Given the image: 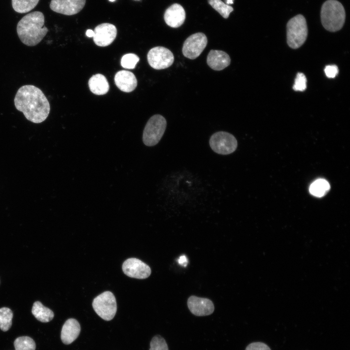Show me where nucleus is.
Listing matches in <instances>:
<instances>
[{
    "mask_svg": "<svg viewBox=\"0 0 350 350\" xmlns=\"http://www.w3.org/2000/svg\"><path fill=\"white\" fill-rule=\"evenodd\" d=\"M14 104L28 121L35 123L44 122L50 111L46 97L40 88L34 85L21 87L15 97Z\"/></svg>",
    "mask_w": 350,
    "mask_h": 350,
    "instance_id": "nucleus-1",
    "label": "nucleus"
},
{
    "mask_svg": "<svg viewBox=\"0 0 350 350\" xmlns=\"http://www.w3.org/2000/svg\"><path fill=\"white\" fill-rule=\"evenodd\" d=\"M44 23V16L40 11H34L24 16L17 26L20 41L28 46L37 45L48 32Z\"/></svg>",
    "mask_w": 350,
    "mask_h": 350,
    "instance_id": "nucleus-2",
    "label": "nucleus"
},
{
    "mask_svg": "<svg viewBox=\"0 0 350 350\" xmlns=\"http://www.w3.org/2000/svg\"><path fill=\"white\" fill-rule=\"evenodd\" d=\"M321 23L328 31L335 32L343 26L346 13L343 5L336 0H327L322 5L320 12Z\"/></svg>",
    "mask_w": 350,
    "mask_h": 350,
    "instance_id": "nucleus-3",
    "label": "nucleus"
},
{
    "mask_svg": "<svg viewBox=\"0 0 350 350\" xmlns=\"http://www.w3.org/2000/svg\"><path fill=\"white\" fill-rule=\"evenodd\" d=\"M286 29L287 42L290 48L298 49L304 44L308 35V28L303 15L299 14L291 18Z\"/></svg>",
    "mask_w": 350,
    "mask_h": 350,
    "instance_id": "nucleus-4",
    "label": "nucleus"
},
{
    "mask_svg": "<svg viewBox=\"0 0 350 350\" xmlns=\"http://www.w3.org/2000/svg\"><path fill=\"white\" fill-rule=\"evenodd\" d=\"M167 126L165 118L161 115L152 116L144 128L142 141L147 146H153L158 143L162 137Z\"/></svg>",
    "mask_w": 350,
    "mask_h": 350,
    "instance_id": "nucleus-5",
    "label": "nucleus"
},
{
    "mask_svg": "<svg viewBox=\"0 0 350 350\" xmlns=\"http://www.w3.org/2000/svg\"><path fill=\"white\" fill-rule=\"evenodd\" d=\"M92 307L96 314L102 319L112 320L117 312V303L113 294L105 291L96 297L92 302Z\"/></svg>",
    "mask_w": 350,
    "mask_h": 350,
    "instance_id": "nucleus-6",
    "label": "nucleus"
},
{
    "mask_svg": "<svg viewBox=\"0 0 350 350\" xmlns=\"http://www.w3.org/2000/svg\"><path fill=\"white\" fill-rule=\"evenodd\" d=\"M209 143L215 153L227 155L234 152L238 146L236 138L231 134L225 131L215 132L210 139Z\"/></svg>",
    "mask_w": 350,
    "mask_h": 350,
    "instance_id": "nucleus-7",
    "label": "nucleus"
},
{
    "mask_svg": "<svg viewBox=\"0 0 350 350\" xmlns=\"http://www.w3.org/2000/svg\"><path fill=\"white\" fill-rule=\"evenodd\" d=\"M147 60L150 66L156 70L166 69L174 61V56L168 49L162 46L152 48L148 52Z\"/></svg>",
    "mask_w": 350,
    "mask_h": 350,
    "instance_id": "nucleus-8",
    "label": "nucleus"
},
{
    "mask_svg": "<svg viewBox=\"0 0 350 350\" xmlns=\"http://www.w3.org/2000/svg\"><path fill=\"white\" fill-rule=\"evenodd\" d=\"M207 43L208 39L204 34L197 33L192 34L184 41L182 49V53L190 59H195L202 52Z\"/></svg>",
    "mask_w": 350,
    "mask_h": 350,
    "instance_id": "nucleus-9",
    "label": "nucleus"
},
{
    "mask_svg": "<svg viewBox=\"0 0 350 350\" xmlns=\"http://www.w3.org/2000/svg\"><path fill=\"white\" fill-rule=\"evenodd\" d=\"M122 269L127 276L139 279H146L151 273V268L147 264L135 258L125 260L122 264Z\"/></svg>",
    "mask_w": 350,
    "mask_h": 350,
    "instance_id": "nucleus-10",
    "label": "nucleus"
},
{
    "mask_svg": "<svg viewBox=\"0 0 350 350\" xmlns=\"http://www.w3.org/2000/svg\"><path fill=\"white\" fill-rule=\"evenodd\" d=\"M93 37L97 46L105 47L111 44L115 39L117 30L115 25L109 23H103L97 25L94 30Z\"/></svg>",
    "mask_w": 350,
    "mask_h": 350,
    "instance_id": "nucleus-11",
    "label": "nucleus"
},
{
    "mask_svg": "<svg viewBox=\"0 0 350 350\" xmlns=\"http://www.w3.org/2000/svg\"><path fill=\"white\" fill-rule=\"evenodd\" d=\"M86 1V0H51L50 7L56 13L71 16L82 10Z\"/></svg>",
    "mask_w": 350,
    "mask_h": 350,
    "instance_id": "nucleus-12",
    "label": "nucleus"
},
{
    "mask_svg": "<svg viewBox=\"0 0 350 350\" xmlns=\"http://www.w3.org/2000/svg\"><path fill=\"white\" fill-rule=\"evenodd\" d=\"M187 305L191 312L198 316L211 315L214 310V304L208 298L192 296L188 299Z\"/></svg>",
    "mask_w": 350,
    "mask_h": 350,
    "instance_id": "nucleus-13",
    "label": "nucleus"
},
{
    "mask_svg": "<svg viewBox=\"0 0 350 350\" xmlns=\"http://www.w3.org/2000/svg\"><path fill=\"white\" fill-rule=\"evenodd\" d=\"M185 18L186 14L184 8L177 3H174L168 8L164 15L166 23L172 28H177L182 25Z\"/></svg>",
    "mask_w": 350,
    "mask_h": 350,
    "instance_id": "nucleus-14",
    "label": "nucleus"
},
{
    "mask_svg": "<svg viewBox=\"0 0 350 350\" xmlns=\"http://www.w3.org/2000/svg\"><path fill=\"white\" fill-rule=\"evenodd\" d=\"M114 81L117 87L125 92L133 91L137 86V80L131 71L122 70L116 73Z\"/></svg>",
    "mask_w": 350,
    "mask_h": 350,
    "instance_id": "nucleus-15",
    "label": "nucleus"
},
{
    "mask_svg": "<svg viewBox=\"0 0 350 350\" xmlns=\"http://www.w3.org/2000/svg\"><path fill=\"white\" fill-rule=\"evenodd\" d=\"M208 66L215 70H221L228 66L230 58L226 52L220 50H211L207 57Z\"/></svg>",
    "mask_w": 350,
    "mask_h": 350,
    "instance_id": "nucleus-16",
    "label": "nucleus"
},
{
    "mask_svg": "<svg viewBox=\"0 0 350 350\" xmlns=\"http://www.w3.org/2000/svg\"><path fill=\"white\" fill-rule=\"evenodd\" d=\"M81 331L79 323L74 318H69L64 323L61 332L62 342L69 345L73 342L79 336Z\"/></svg>",
    "mask_w": 350,
    "mask_h": 350,
    "instance_id": "nucleus-17",
    "label": "nucleus"
},
{
    "mask_svg": "<svg viewBox=\"0 0 350 350\" xmlns=\"http://www.w3.org/2000/svg\"><path fill=\"white\" fill-rule=\"evenodd\" d=\"M88 86L90 91L98 95L106 94L109 88V84L105 77L99 73L93 75L89 79Z\"/></svg>",
    "mask_w": 350,
    "mask_h": 350,
    "instance_id": "nucleus-18",
    "label": "nucleus"
},
{
    "mask_svg": "<svg viewBox=\"0 0 350 350\" xmlns=\"http://www.w3.org/2000/svg\"><path fill=\"white\" fill-rule=\"evenodd\" d=\"M32 313L38 320L42 322H48L54 317L53 312L39 301L34 302Z\"/></svg>",
    "mask_w": 350,
    "mask_h": 350,
    "instance_id": "nucleus-19",
    "label": "nucleus"
},
{
    "mask_svg": "<svg viewBox=\"0 0 350 350\" xmlns=\"http://www.w3.org/2000/svg\"><path fill=\"white\" fill-rule=\"evenodd\" d=\"M330 189L329 182L324 179L315 180L310 185L309 192L311 194L318 197L323 196Z\"/></svg>",
    "mask_w": 350,
    "mask_h": 350,
    "instance_id": "nucleus-20",
    "label": "nucleus"
},
{
    "mask_svg": "<svg viewBox=\"0 0 350 350\" xmlns=\"http://www.w3.org/2000/svg\"><path fill=\"white\" fill-rule=\"evenodd\" d=\"M39 0H12L14 10L18 13H27L33 9Z\"/></svg>",
    "mask_w": 350,
    "mask_h": 350,
    "instance_id": "nucleus-21",
    "label": "nucleus"
},
{
    "mask_svg": "<svg viewBox=\"0 0 350 350\" xmlns=\"http://www.w3.org/2000/svg\"><path fill=\"white\" fill-rule=\"evenodd\" d=\"M13 314L12 310L7 307L0 308V329L3 331H8L12 324Z\"/></svg>",
    "mask_w": 350,
    "mask_h": 350,
    "instance_id": "nucleus-22",
    "label": "nucleus"
},
{
    "mask_svg": "<svg viewBox=\"0 0 350 350\" xmlns=\"http://www.w3.org/2000/svg\"><path fill=\"white\" fill-rule=\"evenodd\" d=\"M15 350H35L36 345L35 341L28 336H19L14 342Z\"/></svg>",
    "mask_w": 350,
    "mask_h": 350,
    "instance_id": "nucleus-23",
    "label": "nucleus"
},
{
    "mask_svg": "<svg viewBox=\"0 0 350 350\" xmlns=\"http://www.w3.org/2000/svg\"><path fill=\"white\" fill-rule=\"evenodd\" d=\"M212 7L217 11L224 18H227L233 11L232 6L223 2L221 0H208Z\"/></svg>",
    "mask_w": 350,
    "mask_h": 350,
    "instance_id": "nucleus-24",
    "label": "nucleus"
},
{
    "mask_svg": "<svg viewBox=\"0 0 350 350\" xmlns=\"http://www.w3.org/2000/svg\"><path fill=\"white\" fill-rule=\"evenodd\" d=\"M140 60L139 57L134 53H127L124 55L121 59L122 66L127 69H133Z\"/></svg>",
    "mask_w": 350,
    "mask_h": 350,
    "instance_id": "nucleus-25",
    "label": "nucleus"
},
{
    "mask_svg": "<svg viewBox=\"0 0 350 350\" xmlns=\"http://www.w3.org/2000/svg\"><path fill=\"white\" fill-rule=\"evenodd\" d=\"M149 350H169L168 345L162 336H154L150 342Z\"/></svg>",
    "mask_w": 350,
    "mask_h": 350,
    "instance_id": "nucleus-26",
    "label": "nucleus"
},
{
    "mask_svg": "<svg viewBox=\"0 0 350 350\" xmlns=\"http://www.w3.org/2000/svg\"><path fill=\"white\" fill-rule=\"evenodd\" d=\"M307 87V79L305 75L301 72L297 73L293 88L296 91H303Z\"/></svg>",
    "mask_w": 350,
    "mask_h": 350,
    "instance_id": "nucleus-27",
    "label": "nucleus"
},
{
    "mask_svg": "<svg viewBox=\"0 0 350 350\" xmlns=\"http://www.w3.org/2000/svg\"><path fill=\"white\" fill-rule=\"evenodd\" d=\"M245 350H271L270 347L266 344L255 342L249 344L246 347Z\"/></svg>",
    "mask_w": 350,
    "mask_h": 350,
    "instance_id": "nucleus-28",
    "label": "nucleus"
},
{
    "mask_svg": "<svg viewBox=\"0 0 350 350\" xmlns=\"http://www.w3.org/2000/svg\"><path fill=\"white\" fill-rule=\"evenodd\" d=\"M324 72L328 78H334L338 73V67L334 65L326 66L324 69Z\"/></svg>",
    "mask_w": 350,
    "mask_h": 350,
    "instance_id": "nucleus-29",
    "label": "nucleus"
},
{
    "mask_svg": "<svg viewBox=\"0 0 350 350\" xmlns=\"http://www.w3.org/2000/svg\"><path fill=\"white\" fill-rule=\"evenodd\" d=\"M178 262L181 265H183L185 264V266H186L187 262V259L186 257L185 256H181L178 260Z\"/></svg>",
    "mask_w": 350,
    "mask_h": 350,
    "instance_id": "nucleus-30",
    "label": "nucleus"
},
{
    "mask_svg": "<svg viewBox=\"0 0 350 350\" xmlns=\"http://www.w3.org/2000/svg\"><path fill=\"white\" fill-rule=\"evenodd\" d=\"M86 34L88 37H92L94 35V31L91 29H88L87 30Z\"/></svg>",
    "mask_w": 350,
    "mask_h": 350,
    "instance_id": "nucleus-31",
    "label": "nucleus"
},
{
    "mask_svg": "<svg viewBox=\"0 0 350 350\" xmlns=\"http://www.w3.org/2000/svg\"><path fill=\"white\" fill-rule=\"evenodd\" d=\"M234 0H227V4L228 5V4H232L233 3Z\"/></svg>",
    "mask_w": 350,
    "mask_h": 350,
    "instance_id": "nucleus-32",
    "label": "nucleus"
},
{
    "mask_svg": "<svg viewBox=\"0 0 350 350\" xmlns=\"http://www.w3.org/2000/svg\"><path fill=\"white\" fill-rule=\"evenodd\" d=\"M109 1H110L111 2H113V1H115V0H109Z\"/></svg>",
    "mask_w": 350,
    "mask_h": 350,
    "instance_id": "nucleus-33",
    "label": "nucleus"
}]
</instances>
